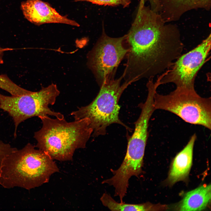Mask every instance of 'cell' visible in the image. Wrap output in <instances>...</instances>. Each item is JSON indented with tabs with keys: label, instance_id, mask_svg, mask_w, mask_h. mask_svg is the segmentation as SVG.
Returning a JSON list of instances; mask_svg holds the SVG:
<instances>
[{
	"label": "cell",
	"instance_id": "5bb4252c",
	"mask_svg": "<svg viewBox=\"0 0 211 211\" xmlns=\"http://www.w3.org/2000/svg\"><path fill=\"white\" fill-rule=\"evenodd\" d=\"M76 1H87L98 5L105 6H121L125 8L129 6L131 0H76Z\"/></svg>",
	"mask_w": 211,
	"mask_h": 211
},
{
	"label": "cell",
	"instance_id": "30bf717a",
	"mask_svg": "<svg viewBox=\"0 0 211 211\" xmlns=\"http://www.w3.org/2000/svg\"><path fill=\"white\" fill-rule=\"evenodd\" d=\"M211 0H159L158 13L166 23L178 20L185 13L202 8L209 11Z\"/></svg>",
	"mask_w": 211,
	"mask_h": 211
},
{
	"label": "cell",
	"instance_id": "6da1fadb",
	"mask_svg": "<svg viewBox=\"0 0 211 211\" xmlns=\"http://www.w3.org/2000/svg\"><path fill=\"white\" fill-rule=\"evenodd\" d=\"M126 41L128 48L122 74L125 81L153 79L169 69L182 55L184 45L178 27L140 3Z\"/></svg>",
	"mask_w": 211,
	"mask_h": 211
},
{
	"label": "cell",
	"instance_id": "ba28073f",
	"mask_svg": "<svg viewBox=\"0 0 211 211\" xmlns=\"http://www.w3.org/2000/svg\"><path fill=\"white\" fill-rule=\"evenodd\" d=\"M211 33L196 47L181 55L164 72L161 85L172 83L176 87H194L197 73L204 64L211 49Z\"/></svg>",
	"mask_w": 211,
	"mask_h": 211
},
{
	"label": "cell",
	"instance_id": "5b68a950",
	"mask_svg": "<svg viewBox=\"0 0 211 211\" xmlns=\"http://www.w3.org/2000/svg\"><path fill=\"white\" fill-rule=\"evenodd\" d=\"M155 110H162L177 115L185 122L211 129V99L200 96L195 88L176 87L169 94L157 92L154 96Z\"/></svg>",
	"mask_w": 211,
	"mask_h": 211
},
{
	"label": "cell",
	"instance_id": "3957f363",
	"mask_svg": "<svg viewBox=\"0 0 211 211\" xmlns=\"http://www.w3.org/2000/svg\"><path fill=\"white\" fill-rule=\"evenodd\" d=\"M42 126L35 132V147L47 153L53 159L60 161L72 160L76 149L84 148L93 133L88 118L72 122L64 118H40Z\"/></svg>",
	"mask_w": 211,
	"mask_h": 211
},
{
	"label": "cell",
	"instance_id": "8992f818",
	"mask_svg": "<svg viewBox=\"0 0 211 211\" xmlns=\"http://www.w3.org/2000/svg\"><path fill=\"white\" fill-rule=\"evenodd\" d=\"M59 94L57 85L53 83L47 87L42 86L38 91L21 96H8L0 93V108L12 118L15 125L14 136L16 135L19 124L29 118L49 115L64 118L63 114L49 107V105L55 104Z\"/></svg>",
	"mask_w": 211,
	"mask_h": 211
},
{
	"label": "cell",
	"instance_id": "9c48e42d",
	"mask_svg": "<svg viewBox=\"0 0 211 211\" xmlns=\"http://www.w3.org/2000/svg\"><path fill=\"white\" fill-rule=\"evenodd\" d=\"M21 8L25 18L36 25L60 23L80 26L76 21L61 15L49 4L41 0H26L22 1Z\"/></svg>",
	"mask_w": 211,
	"mask_h": 211
},
{
	"label": "cell",
	"instance_id": "4fadbf2b",
	"mask_svg": "<svg viewBox=\"0 0 211 211\" xmlns=\"http://www.w3.org/2000/svg\"><path fill=\"white\" fill-rule=\"evenodd\" d=\"M100 200L104 206L111 211H145L151 209V206L147 203L131 204L118 202L106 193L102 195Z\"/></svg>",
	"mask_w": 211,
	"mask_h": 211
},
{
	"label": "cell",
	"instance_id": "e0dca14e",
	"mask_svg": "<svg viewBox=\"0 0 211 211\" xmlns=\"http://www.w3.org/2000/svg\"><path fill=\"white\" fill-rule=\"evenodd\" d=\"M0 1H1V0H0Z\"/></svg>",
	"mask_w": 211,
	"mask_h": 211
},
{
	"label": "cell",
	"instance_id": "277c9868",
	"mask_svg": "<svg viewBox=\"0 0 211 211\" xmlns=\"http://www.w3.org/2000/svg\"><path fill=\"white\" fill-rule=\"evenodd\" d=\"M123 79L122 75L118 78L103 84L91 103L78 108L71 113L75 120L86 118L89 119L93 136L105 134L106 127L113 123L127 127L119 118L120 107L118 103L123 92L132 83L125 81L121 85Z\"/></svg>",
	"mask_w": 211,
	"mask_h": 211
},
{
	"label": "cell",
	"instance_id": "7c38bea8",
	"mask_svg": "<svg viewBox=\"0 0 211 211\" xmlns=\"http://www.w3.org/2000/svg\"><path fill=\"white\" fill-rule=\"evenodd\" d=\"M210 184L201 186L187 193L179 206V210L201 211L207 206L211 199Z\"/></svg>",
	"mask_w": 211,
	"mask_h": 211
},
{
	"label": "cell",
	"instance_id": "9a60e30c",
	"mask_svg": "<svg viewBox=\"0 0 211 211\" xmlns=\"http://www.w3.org/2000/svg\"><path fill=\"white\" fill-rule=\"evenodd\" d=\"M145 2L148 1L150 8L154 11L157 12L159 6V0H144Z\"/></svg>",
	"mask_w": 211,
	"mask_h": 211
},
{
	"label": "cell",
	"instance_id": "7a4b0ae2",
	"mask_svg": "<svg viewBox=\"0 0 211 211\" xmlns=\"http://www.w3.org/2000/svg\"><path fill=\"white\" fill-rule=\"evenodd\" d=\"M53 160L45 152L28 143L4 158L0 168V185L7 189L19 187L28 190L40 186L59 171Z\"/></svg>",
	"mask_w": 211,
	"mask_h": 211
},
{
	"label": "cell",
	"instance_id": "52a82bcc",
	"mask_svg": "<svg viewBox=\"0 0 211 211\" xmlns=\"http://www.w3.org/2000/svg\"><path fill=\"white\" fill-rule=\"evenodd\" d=\"M126 37H111L103 28L101 36L87 54V66L100 87L114 79L118 67L128 50Z\"/></svg>",
	"mask_w": 211,
	"mask_h": 211
},
{
	"label": "cell",
	"instance_id": "2e32d148",
	"mask_svg": "<svg viewBox=\"0 0 211 211\" xmlns=\"http://www.w3.org/2000/svg\"><path fill=\"white\" fill-rule=\"evenodd\" d=\"M12 49L8 48H3L0 46V64L4 63L3 56L4 52L6 51L12 50Z\"/></svg>",
	"mask_w": 211,
	"mask_h": 211
},
{
	"label": "cell",
	"instance_id": "8fae6325",
	"mask_svg": "<svg viewBox=\"0 0 211 211\" xmlns=\"http://www.w3.org/2000/svg\"><path fill=\"white\" fill-rule=\"evenodd\" d=\"M196 138V134H193L185 147L174 159L169 177L171 183L183 180L188 174L192 164L193 149Z\"/></svg>",
	"mask_w": 211,
	"mask_h": 211
}]
</instances>
